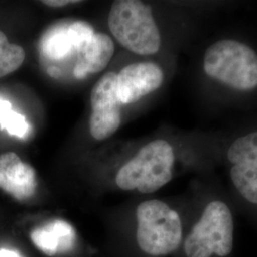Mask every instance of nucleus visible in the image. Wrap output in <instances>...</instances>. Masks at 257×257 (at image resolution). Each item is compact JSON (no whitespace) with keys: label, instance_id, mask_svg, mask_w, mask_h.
I'll list each match as a JSON object with an SVG mask.
<instances>
[{"label":"nucleus","instance_id":"15","mask_svg":"<svg viewBox=\"0 0 257 257\" xmlns=\"http://www.w3.org/2000/svg\"><path fill=\"white\" fill-rule=\"evenodd\" d=\"M78 2L79 1H74V0H44V1H42V4L47 5L49 7L59 8V7H64L66 5L78 3Z\"/></svg>","mask_w":257,"mask_h":257},{"label":"nucleus","instance_id":"8","mask_svg":"<svg viewBox=\"0 0 257 257\" xmlns=\"http://www.w3.org/2000/svg\"><path fill=\"white\" fill-rule=\"evenodd\" d=\"M164 81V73L154 62H138L124 67L117 74V92L122 104L138 101L158 90Z\"/></svg>","mask_w":257,"mask_h":257},{"label":"nucleus","instance_id":"1","mask_svg":"<svg viewBox=\"0 0 257 257\" xmlns=\"http://www.w3.org/2000/svg\"><path fill=\"white\" fill-rule=\"evenodd\" d=\"M203 68L208 76L239 92L257 88V54L238 40L211 44L204 54Z\"/></svg>","mask_w":257,"mask_h":257},{"label":"nucleus","instance_id":"12","mask_svg":"<svg viewBox=\"0 0 257 257\" xmlns=\"http://www.w3.org/2000/svg\"><path fill=\"white\" fill-rule=\"evenodd\" d=\"M26 57L24 49L10 43L8 37L0 31V78L20 68Z\"/></svg>","mask_w":257,"mask_h":257},{"label":"nucleus","instance_id":"9","mask_svg":"<svg viewBox=\"0 0 257 257\" xmlns=\"http://www.w3.org/2000/svg\"><path fill=\"white\" fill-rule=\"evenodd\" d=\"M0 188L19 200H26L37 189L36 171L15 153L0 156Z\"/></svg>","mask_w":257,"mask_h":257},{"label":"nucleus","instance_id":"5","mask_svg":"<svg viewBox=\"0 0 257 257\" xmlns=\"http://www.w3.org/2000/svg\"><path fill=\"white\" fill-rule=\"evenodd\" d=\"M137 242L151 256H166L180 248L184 240L183 224L177 211L168 204L151 199L137 209Z\"/></svg>","mask_w":257,"mask_h":257},{"label":"nucleus","instance_id":"2","mask_svg":"<svg viewBox=\"0 0 257 257\" xmlns=\"http://www.w3.org/2000/svg\"><path fill=\"white\" fill-rule=\"evenodd\" d=\"M175 160L174 149L168 141L154 140L120 168L115 182L123 191L155 193L172 180Z\"/></svg>","mask_w":257,"mask_h":257},{"label":"nucleus","instance_id":"6","mask_svg":"<svg viewBox=\"0 0 257 257\" xmlns=\"http://www.w3.org/2000/svg\"><path fill=\"white\" fill-rule=\"evenodd\" d=\"M121 105L117 92V74L107 73L93 86L91 92L92 114L89 128L92 138L104 140L118 130Z\"/></svg>","mask_w":257,"mask_h":257},{"label":"nucleus","instance_id":"16","mask_svg":"<svg viewBox=\"0 0 257 257\" xmlns=\"http://www.w3.org/2000/svg\"><path fill=\"white\" fill-rule=\"evenodd\" d=\"M0 257H21L15 251L8 249H0Z\"/></svg>","mask_w":257,"mask_h":257},{"label":"nucleus","instance_id":"3","mask_svg":"<svg viewBox=\"0 0 257 257\" xmlns=\"http://www.w3.org/2000/svg\"><path fill=\"white\" fill-rule=\"evenodd\" d=\"M186 257H228L234 246V218L230 207L212 200L183 240Z\"/></svg>","mask_w":257,"mask_h":257},{"label":"nucleus","instance_id":"10","mask_svg":"<svg viewBox=\"0 0 257 257\" xmlns=\"http://www.w3.org/2000/svg\"><path fill=\"white\" fill-rule=\"evenodd\" d=\"M80 53L74 70V76L79 79L86 77L87 74L103 71L114 54V44L108 35L94 33Z\"/></svg>","mask_w":257,"mask_h":257},{"label":"nucleus","instance_id":"11","mask_svg":"<svg viewBox=\"0 0 257 257\" xmlns=\"http://www.w3.org/2000/svg\"><path fill=\"white\" fill-rule=\"evenodd\" d=\"M31 238L42 252L49 256H55L73 248L75 232L67 222L55 220L33 230Z\"/></svg>","mask_w":257,"mask_h":257},{"label":"nucleus","instance_id":"4","mask_svg":"<svg viewBox=\"0 0 257 257\" xmlns=\"http://www.w3.org/2000/svg\"><path fill=\"white\" fill-rule=\"evenodd\" d=\"M108 23L120 44L137 55H155L161 47V36L152 8L142 1H114Z\"/></svg>","mask_w":257,"mask_h":257},{"label":"nucleus","instance_id":"13","mask_svg":"<svg viewBox=\"0 0 257 257\" xmlns=\"http://www.w3.org/2000/svg\"><path fill=\"white\" fill-rule=\"evenodd\" d=\"M0 124L11 135L24 138L28 131L27 121L23 115L12 110L9 102L0 99Z\"/></svg>","mask_w":257,"mask_h":257},{"label":"nucleus","instance_id":"14","mask_svg":"<svg viewBox=\"0 0 257 257\" xmlns=\"http://www.w3.org/2000/svg\"><path fill=\"white\" fill-rule=\"evenodd\" d=\"M74 48L72 35L67 29L59 28L48 37L46 51L53 58H61Z\"/></svg>","mask_w":257,"mask_h":257},{"label":"nucleus","instance_id":"7","mask_svg":"<svg viewBox=\"0 0 257 257\" xmlns=\"http://www.w3.org/2000/svg\"><path fill=\"white\" fill-rule=\"evenodd\" d=\"M230 178L247 202L257 205V131L236 138L228 149Z\"/></svg>","mask_w":257,"mask_h":257}]
</instances>
